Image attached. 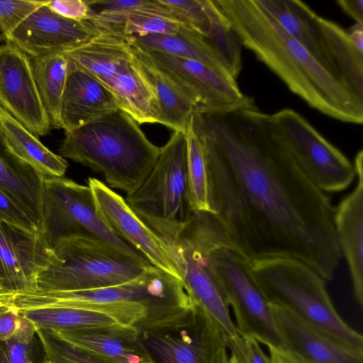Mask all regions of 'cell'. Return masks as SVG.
Wrapping results in <instances>:
<instances>
[{
    "instance_id": "1",
    "label": "cell",
    "mask_w": 363,
    "mask_h": 363,
    "mask_svg": "<svg viewBox=\"0 0 363 363\" xmlns=\"http://www.w3.org/2000/svg\"><path fill=\"white\" fill-rule=\"evenodd\" d=\"M254 100L191 120L204 149L214 215L230 244L250 262L297 259L324 280L342 257L330 198L271 132Z\"/></svg>"
},
{
    "instance_id": "2",
    "label": "cell",
    "mask_w": 363,
    "mask_h": 363,
    "mask_svg": "<svg viewBox=\"0 0 363 363\" xmlns=\"http://www.w3.org/2000/svg\"><path fill=\"white\" fill-rule=\"evenodd\" d=\"M242 45L311 107L334 119L362 124L363 96L320 65L258 0H213Z\"/></svg>"
},
{
    "instance_id": "3",
    "label": "cell",
    "mask_w": 363,
    "mask_h": 363,
    "mask_svg": "<svg viewBox=\"0 0 363 363\" xmlns=\"http://www.w3.org/2000/svg\"><path fill=\"white\" fill-rule=\"evenodd\" d=\"M139 125L128 113L117 109L65 132L60 155L100 173L109 186L130 194L148 177L161 151Z\"/></svg>"
},
{
    "instance_id": "4",
    "label": "cell",
    "mask_w": 363,
    "mask_h": 363,
    "mask_svg": "<svg viewBox=\"0 0 363 363\" xmlns=\"http://www.w3.org/2000/svg\"><path fill=\"white\" fill-rule=\"evenodd\" d=\"M16 303L19 308L50 305H140L147 311L143 329L171 324L195 307L182 281L153 265L137 278L118 285L84 291L19 294L16 297Z\"/></svg>"
},
{
    "instance_id": "5",
    "label": "cell",
    "mask_w": 363,
    "mask_h": 363,
    "mask_svg": "<svg viewBox=\"0 0 363 363\" xmlns=\"http://www.w3.org/2000/svg\"><path fill=\"white\" fill-rule=\"evenodd\" d=\"M251 270L269 303L363 349L362 335L341 318L328 293L325 280L308 265L297 259L277 257L251 262Z\"/></svg>"
},
{
    "instance_id": "6",
    "label": "cell",
    "mask_w": 363,
    "mask_h": 363,
    "mask_svg": "<svg viewBox=\"0 0 363 363\" xmlns=\"http://www.w3.org/2000/svg\"><path fill=\"white\" fill-rule=\"evenodd\" d=\"M53 259L36 279L35 291H74L125 283L152 264L98 240L66 237L52 246Z\"/></svg>"
},
{
    "instance_id": "7",
    "label": "cell",
    "mask_w": 363,
    "mask_h": 363,
    "mask_svg": "<svg viewBox=\"0 0 363 363\" xmlns=\"http://www.w3.org/2000/svg\"><path fill=\"white\" fill-rule=\"evenodd\" d=\"M185 130L172 133L148 177L125 198L139 218L165 242L178 237L194 212L188 188Z\"/></svg>"
},
{
    "instance_id": "8",
    "label": "cell",
    "mask_w": 363,
    "mask_h": 363,
    "mask_svg": "<svg viewBox=\"0 0 363 363\" xmlns=\"http://www.w3.org/2000/svg\"><path fill=\"white\" fill-rule=\"evenodd\" d=\"M216 218L211 213L193 212L178 237L172 242H164L193 303L217 325L225 337H235L239 334L208 259L211 247L225 234Z\"/></svg>"
},
{
    "instance_id": "9",
    "label": "cell",
    "mask_w": 363,
    "mask_h": 363,
    "mask_svg": "<svg viewBox=\"0 0 363 363\" xmlns=\"http://www.w3.org/2000/svg\"><path fill=\"white\" fill-rule=\"evenodd\" d=\"M258 1L320 65L363 96V53L345 30L298 0Z\"/></svg>"
},
{
    "instance_id": "10",
    "label": "cell",
    "mask_w": 363,
    "mask_h": 363,
    "mask_svg": "<svg viewBox=\"0 0 363 363\" xmlns=\"http://www.w3.org/2000/svg\"><path fill=\"white\" fill-rule=\"evenodd\" d=\"M208 259L233 308L238 334L250 335L266 346L286 349L270 303L253 277L251 262L230 244L225 234L211 247Z\"/></svg>"
},
{
    "instance_id": "11",
    "label": "cell",
    "mask_w": 363,
    "mask_h": 363,
    "mask_svg": "<svg viewBox=\"0 0 363 363\" xmlns=\"http://www.w3.org/2000/svg\"><path fill=\"white\" fill-rule=\"evenodd\" d=\"M268 126L307 178L323 192H340L356 177L353 164L301 115L290 109L267 114Z\"/></svg>"
},
{
    "instance_id": "12",
    "label": "cell",
    "mask_w": 363,
    "mask_h": 363,
    "mask_svg": "<svg viewBox=\"0 0 363 363\" xmlns=\"http://www.w3.org/2000/svg\"><path fill=\"white\" fill-rule=\"evenodd\" d=\"M43 235L52 246L61 238L89 237L130 256L146 259L115 234L96 210L91 188L65 177L44 178Z\"/></svg>"
},
{
    "instance_id": "13",
    "label": "cell",
    "mask_w": 363,
    "mask_h": 363,
    "mask_svg": "<svg viewBox=\"0 0 363 363\" xmlns=\"http://www.w3.org/2000/svg\"><path fill=\"white\" fill-rule=\"evenodd\" d=\"M140 339L154 363H218L226 347L220 329L196 305L174 323L140 330Z\"/></svg>"
},
{
    "instance_id": "14",
    "label": "cell",
    "mask_w": 363,
    "mask_h": 363,
    "mask_svg": "<svg viewBox=\"0 0 363 363\" xmlns=\"http://www.w3.org/2000/svg\"><path fill=\"white\" fill-rule=\"evenodd\" d=\"M128 40L184 91L195 106L196 113H223L253 100L242 93L236 79L204 64L146 48Z\"/></svg>"
},
{
    "instance_id": "15",
    "label": "cell",
    "mask_w": 363,
    "mask_h": 363,
    "mask_svg": "<svg viewBox=\"0 0 363 363\" xmlns=\"http://www.w3.org/2000/svg\"><path fill=\"white\" fill-rule=\"evenodd\" d=\"M88 186L92 191L97 211L112 231L142 254L152 265L182 280L165 242L139 218L125 199L98 179L89 177Z\"/></svg>"
},
{
    "instance_id": "16",
    "label": "cell",
    "mask_w": 363,
    "mask_h": 363,
    "mask_svg": "<svg viewBox=\"0 0 363 363\" xmlns=\"http://www.w3.org/2000/svg\"><path fill=\"white\" fill-rule=\"evenodd\" d=\"M53 257L41 232L26 231L0 220V295L35 291L38 274Z\"/></svg>"
},
{
    "instance_id": "17",
    "label": "cell",
    "mask_w": 363,
    "mask_h": 363,
    "mask_svg": "<svg viewBox=\"0 0 363 363\" xmlns=\"http://www.w3.org/2000/svg\"><path fill=\"white\" fill-rule=\"evenodd\" d=\"M0 105L36 137L50 133L30 58L9 42L0 45Z\"/></svg>"
},
{
    "instance_id": "18",
    "label": "cell",
    "mask_w": 363,
    "mask_h": 363,
    "mask_svg": "<svg viewBox=\"0 0 363 363\" xmlns=\"http://www.w3.org/2000/svg\"><path fill=\"white\" fill-rule=\"evenodd\" d=\"M46 4L25 19L6 41L29 57L70 51L101 33L90 22L64 18L52 11Z\"/></svg>"
},
{
    "instance_id": "19",
    "label": "cell",
    "mask_w": 363,
    "mask_h": 363,
    "mask_svg": "<svg viewBox=\"0 0 363 363\" xmlns=\"http://www.w3.org/2000/svg\"><path fill=\"white\" fill-rule=\"evenodd\" d=\"M13 306V305H12ZM37 329L52 330L97 328L116 325L145 327L146 309L137 304L50 305L16 308Z\"/></svg>"
},
{
    "instance_id": "20",
    "label": "cell",
    "mask_w": 363,
    "mask_h": 363,
    "mask_svg": "<svg viewBox=\"0 0 363 363\" xmlns=\"http://www.w3.org/2000/svg\"><path fill=\"white\" fill-rule=\"evenodd\" d=\"M269 303L286 349L313 363H363V349L339 340L281 306Z\"/></svg>"
},
{
    "instance_id": "21",
    "label": "cell",
    "mask_w": 363,
    "mask_h": 363,
    "mask_svg": "<svg viewBox=\"0 0 363 363\" xmlns=\"http://www.w3.org/2000/svg\"><path fill=\"white\" fill-rule=\"evenodd\" d=\"M357 182L353 191L335 208L334 223L337 242L351 276L353 294L363 306V151L354 158Z\"/></svg>"
},
{
    "instance_id": "22",
    "label": "cell",
    "mask_w": 363,
    "mask_h": 363,
    "mask_svg": "<svg viewBox=\"0 0 363 363\" xmlns=\"http://www.w3.org/2000/svg\"><path fill=\"white\" fill-rule=\"evenodd\" d=\"M52 331L105 363H154L140 339V330L135 326Z\"/></svg>"
},
{
    "instance_id": "23",
    "label": "cell",
    "mask_w": 363,
    "mask_h": 363,
    "mask_svg": "<svg viewBox=\"0 0 363 363\" xmlns=\"http://www.w3.org/2000/svg\"><path fill=\"white\" fill-rule=\"evenodd\" d=\"M119 109L111 93L91 76L68 62L60 106L62 128L69 132Z\"/></svg>"
},
{
    "instance_id": "24",
    "label": "cell",
    "mask_w": 363,
    "mask_h": 363,
    "mask_svg": "<svg viewBox=\"0 0 363 363\" xmlns=\"http://www.w3.org/2000/svg\"><path fill=\"white\" fill-rule=\"evenodd\" d=\"M102 32L128 38L147 34L178 35L190 29L181 23L159 0H147L118 13H92L88 21Z\"/></svg>"
},
{
    "instance_id": "25",
    "label": "cell",
    "mask_w": 363,
    "mask_h": 363,
    "mask_svg": "<svg viewBox=\"0 0 363 363\" xmlns=\"http://www.w3.org/2000/svg\"><path fill=\"white\" fill-rule=\"evenodd\" d=\"M127 40L138 72L156 100L157 123L174 131L185 130L191 116L196 112L195 106L168 75Z\"/></svg>"
},
{
    "instance_id": "26",
    "label": "cell",
    "mask_w": 363,
    "mask_h": 363,
    "mask_svg": "<svg viewBox=\"0 0 363 363\" xmlns=\"http://www.w3.org/2000/svg\"><path fill=\"white\" fill-rule=\"evenodd\" d=\"M0 138L12 155L41 176L57 178L65 175L67 162L47 148L1 105Z\"/></svg>"
},
{
    "instance_id": "27",
    "label": "cell",
    "mask_w": 363,
    "mask_h": 363,
    "mask_svg": "<svg viewBox=\"0 0 363 363\" xmlns=\"http://www.w3.org/2000/svg\"><path fill=\"white\" fill-rule=\"evenodd\" d=\"M44 178L12 155L0 138V186L27 212L43 234Z\"/></svg>"
},
{
    "instance_id": "28",
    "label": "cell",
    "mask_w": 363,
    "mask_h": 363,
    "mask_svg": "<svg viewBox=\"0 0 363 363\" xmlns=\"http://www.w3.org/2000/svg\"><path fill=\"white\" fill-rule=\"evenodd\" d=\"M127 38L146 48L201 62L233 78L206 38L191 29L178 35L147 34Z\"/></svg>"
},
{
    "instance_id": "29",
    "label": "cell",
    "mask_w": 363,
    "mask_h": 363,
    "mask_svg": "<svg viewBox=\"0 0 363 363\" xmlns=\"http://www.w3.org/2000/svg\"><path fill=\"white\" fill-rule=\"evenodd\" d=\"M29 58L36 87L51 128H62L60 106L67 77V56L61 52Z\"/></svg>"
},
{
    "instance_id": "30",
    "label": "cell",
    "mask_w": 363,
    "mask_h": 363,
    "mask_svg": "<svg viewBox=\"0 0 363 363\" xmlns=\"http://www.w3.org/2000/svg\"><path fill=\"white\" fill-rule=\"evenodd\" d=\"M187 181L189 199L194 212L216 215L202 142L190 118L186 128Z\"/></svg>"
},
{
    "instance_id": "31",
    "label": "cell",
    "mask_w": 363,
    "mask_h": 363,
    "mask_svg": "<svg viewBox=\"0 0 363 363\" xmlns=\"http://www.w3.org/2000/svg\"><path fill=\"white\" fill-rule=\"evenodd\" d=\"M203 1L210 21V30L206 40L216 52L231 76L236 79L242 67V45L239 38L213 1Z\"/></svg>"
},
{
    "instance_id": "32",
    "label": "cell",
    "mask_w": 363,
    "mask_h": 363,
    "mask_svg": "<svg viewBox=\"0 0 363 363\" xmlns=\"http://www.w3.org/2000/svg\"><path fill=\"white\" fill-rule=\"evenodd\" d=\"M0 342L9 363H46V353L36 328L22 316L14 334Z\"/></svg>"
},
{
    "instance_id": "33",
    "label": "cell",
    "mask_w": 363,
    "mask_h": 363,
    "mask_svg": "<svg viewBox=\"0 0 363 363\" xmlns=\"http://www.w3.org/2000/svg\"><path fill=\"white\" fill-rule=\"evenodd\" d=\"M46 353V363H105L58 337L52 330L37 329Z\"/></svg>"
},
{
    "instance_id": "34",
    "label": "cell",
    "mask_w": 363,
    "mask_h": 363,
    "mask_svg": "<svg viewBox=\"0 0 363 363\" xmlns=\"http://www.w3.org/2000/svg\"><path fill=\"white\" fill-rule=\"evenodd\" d=\"M183 25L206 38L209 18L203 0H159Z\"/></svg>"
},
{
    "instance_id": "35",
    "label": "cell",
    "mask_w": 363,
    "mask_h": 363,
    "mask_svg": "<svg viewBox=\"0 0 363 363\" xmlns=\"http://www.w3.org/2000/svg\"><path fill=\"white\" fill-rule=\"evenodd\" d=\"M0 220L26 231L40 232L27 212L1 186Z\"/></svg>"
},
{
    "instance_id": "36",
    "label": "cell",
    "mask_w": 363,
    "mask_h": 363,
    "mask_svg": "<svg viewBox=\"0 0 363 363\" xmlns=\"http://www.w3.org/2000/svg\"><path fill=\"white\" fill-rule=\"evenodd\" d=\"M46 6L54 13L68 19L88 21L91 10L86 0L48 1Z\"/></svg>"
},
{
    "instance_id": "37",
    "label": "cell",
    "mask_w": 363,
    "mask_h": 363,
    "mask_svg": "<svg viewBox=\"0 0 363 363\" xmlns=\"http://www.w3.org/2000/svg\"><path fill=\"white\" fill-rule=\"evenodd\" d=\"M21 20L20 8L14 0H0V43L7 41Z\"/></svg>"
},
{
    "instance_id": "38",
    "label": "cell",
    "mask_w": 363,
    "mask_h": 363,
    "mask_svg": "<svg viewBox=\"0 0 363 363\" xmlns=\"http://www.w3.org/2000/svg\"><path fill=\"white\" fill-rule=\"evenodd\" d=\"M245 363H272L259 346V342L248 335L233 337Z\"/></svg>"
},
{
    "instance_id": "39",
    "label": "cell",
    "mask_w": 363,
    "mask_h": 363,
    "mask_svg": "<svg viewBox=\"0 0 363 363\" xmlns=\"http://www.w3.org/2000/svg\"><path fill=\"white\" fill-rule=\"evenodd\" d=\"M21 318L13 306L0 301V341H6L14 334Z\"/></svg>"
},
{
    "instance_id": "40",
    "label": "cell",
    "mask_w": 363,
    "mask_h": 363,
    "mask_svg": "<svg viewBox=\"0 0 363 363\" xmlns=\"http://www.w3.org/2000/svg\"><path fill=\"white\" fill-rule=\"evenodd\" d=\"M267 347L272 363H313L289 349L272 345Z\"/></svg>"
},
{
    "instance_id": "41",
    "label": "cell",
    "mask_w": 363,
    "mask_h": 363,
    "mask_svg": "<svg viewBox=\"0 0 363 363\" xmlns=\"http://www.w3.org/2000/svg\"><path fill=\"white\" fill-rule=\"evenodd\" d=\"M337 3L356 23H363V0H338Z\"/></svg>"
},
{
    "instance_id": "42",
    "label": "cell",
    "mask_w": 363,
    "mask_h": 363,
    "mask_svg": "<svg viewBox=\"0 0 363 363\" xmlns=\"http://www.w3.org/2000/svg\"><path fill=\"white\" fill-rule=\"evenodd\" d=\"M346 31L354 47L363 53V23H355Z\"/></svg>"
},
{
    "instance_id": "43",
    "label": "cell",
    "mask_w": 363,
    "mask_h": 363,
    "mask_svg": "<svg viewBox=\"0 0 363 363\" xmlns=\"http://www.w3.org/2000/svg\"><path fill=\"white\" fill-rule=\"evenodd\" d=\"M228 350V363H245L233 337H225Z\"/></svg>"
},
{
    "instance_id": "44",
    "label": "cell",
    "mask_w": 363,
    "mask_h": 363,
    "mask_svg": "<svg viewBox=\"0 0 363 363\" xmlns=\"http://www.w3.org/2000/svg\"><path fill=\"white\" fill-rule=\"evenodd\" d=\"M218 363H228V352H227L226 347H223L220 350L218 353Z\"/></svg>"
},
{
    "instance_id": "45",
    "label": "cell",
    "mask_w": 363,
    "mask_h": 363,
    "mask_svg": "<svg viewBox=\"0 0 363 363\" xmlns=\"http://www.w3.org/2000/svg\"><path fill=\"white\" fill-rule=\"evenodd\" d=\"M0 363H9L6 354L4 347L0 342Z\"/></svg>"
},
{
    "instance_id": "46",
    "label": "cell",
    "mask_w": 363,
    "mask_h": 363,
    "mask_svg": "<svg viewBox=\"0 0 363 363\" xmlns=\"http://www.w3.org/2000/svg\"><path fill=\"white\" fill-rule=\"evenodd\" d=\"M0 287H1V273H0Z\"/></svg>"
}]
</instances>
